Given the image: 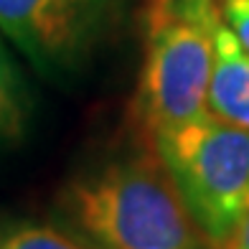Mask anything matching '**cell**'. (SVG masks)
<instances>
[{
	"instance_id": "cell-1",
	"label": "cell",
	"mask_w": 249,
	"mask_h": 249,
	"mask_svg": "<svg viewBox=\"0 0 249 249\" xmlns=\"http://www.w3.org/2000/svg\"><path fill=\"white\" fill-rule=\"evenodd\" d=\"M66 211L94 249H213L158 155L79 178L66 194Z\"/></svg>"
},
{
	"instance_id": "cell-2",
	"label": "cell",
	"mask_w": 249,
	"mask_h": 249,
	"mask_svg": "<svg viewBox=\"0 0 249 249\" xmlns=\"http://www.w3.org/2000/svg\"><path fill=\"white\" fill-rule=\"evenodd\" d=\"M221 23L216 0H150L135 109L153 140L209 117V79Z\"/></svg>"
},
{
	"instance_id": "cell-3",
	"label": "cell",
	"mask_w": 249,
	"mask_h": 249,
	"mask_svg": "<svg viewBox=\"0 0 249 249\" xmlns=\"http://www.w3.org/2000/svg\"><path fill=\"white\" fill-rule=\"evenodd\" d=\"M153 142L191 216L221 249L249 209V132L209 115Z\"/></svg>"
},
{
	"instance_id": "cell-4",
	"label": "cell",
	"mask_w": 249,
	"mask_h": 249,
	"mask_svg": "<svg viewBox=\"0 0 249 249\" xmlns=\"http://www.w3.org/2000/svg\"><path fill=\"white\" fill-rule=\"evenodd\" d=\"M122 0H0V33L41 71L71 69Z\"/></svg>"
},
{
	"instance_id": "cell-5",
	"label": "cell",
	"mask_w": 249,
	"mask_h": 249,
	"mask_svg": "<svg viewBox=\"0 0 249 249\" xmlns=\"http://www.w3.org/2000/svg\"><path fill=\"white\" fill-rule=\"evenodd\" d=\"M209 115L249 132V53L226 23L219 26L213 43Z\"/></svg>"
},
{
	"instance_id": "cell-6",
	"label": "cell",
	"mask_w": 249,
	"mask_h": 249,
	"mask_svg": "<svg viewBox=\"0 0 249 249\" xmlns=\"http://www.w3.org/2000/svg\"><path fill=\"white\" fill-rule=\"evenodd\" d=\"M28 120V89L0 36V142L18 140Z\"/></svg>"
},
{
	"instance_id": "cell-7",
	"label": "cell",
	"mask_w": 249,
	"mask_h": 249,
	"mask_svg": "<svg viewBox=\"0 0 249 249\" xmlns=\"http://www.w3.org/2000/svg\"><path fill=\"white\" fill-rule=\"evenodd\" d=\"M0 249H94L82 236L38 221L0 224Z\"/></svg>"
},
{
	"instance_id": "cell-8",
	"label": "cell",
	"mask_w": 249,
	"mask_h": 249,
	"mask_svg": "<svg viewBox=\"0 0 249 249\" xmlns=\"http://www.w3.org/2000/svg\"><path fill=\"white\" fill-rule=\"evenodd\" d=\"M221 18L249 53V0H224Z\"/></svg>"
},
{
	"instance_id": "cell-9",
	"label": "cell",
	"mask_w": 249,
	"mask_h": 249,
	"mask_svg": "<svg viewBox=\"0 0 249 249\" xmlns=\"http://www.w3.org/2000/svg\"><path fill=\"white\" fill-rule=\"evenodd\" d=\"M221 249H249V209L244 211V216L239 219V224L234 226L229 242H226Z\"/></svg>"
}]
</instances>
